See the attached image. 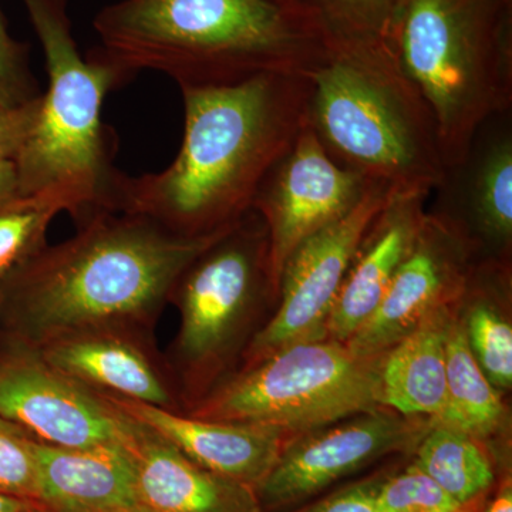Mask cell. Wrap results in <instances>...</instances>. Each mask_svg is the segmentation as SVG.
<instances>
[{"label":"cell","mask_w":512,"mask_h":512,"mask_svg":"<svg viewBox=\"0 0 512 512\" xmlns=\"http://www.w3.org/2000/svg\"><path fill=\"white\" fill-rule=\"evenodd\" d=\"M309 90L308 76L291 74L180 89V151L158 173L121 174L114 212L143 215L187 238L232 227L305 127Z\"/></svg>","instance_id":"cell-1"},{"label":"cell","mask_w":512,"mask_h":512,"mask_svg":"<svg viewBox=\"0 0 512 512\" xmlns=\"http://www.w3.org/2000/svg\"><path fill=\"white\" fill-rule=\"evenodd\" d=\"M77 224L0 286V338L40 349L107 326L153 330L185 268L228 229L180 237L113 211Z\"/></svg>","instance_id":"cell-2"},{"label":"cell","mask_w":512,"mask_h":512,"mask_svg":"<svg viewBox=\"0 0 512 512\" xmlns=\"http://www.w3.org/2000/svg\"><path fill=\"white\" fill-rule=\"evenodd\" d=\"M93 28L94 50L128 79L150 70L180 89L308 76L332 43L311 10L281 0H120Z\"/></svg>","instance_id":"cell-3"},{"label":"cell","mask_w":512,"mask_h":512,"mask_svg":"<svg viewBox=\"0 0 512 512\" xmlns=\"http://www.w3.org/2000/svg\"><path fill=\"white\" fill-rule=\"evenodd\" d=\"M308 77L306 126L336 164L392 191L436 190V119L389 43L332 39Z\"/></svg>","instance_id":"cell-4"},{"label":"cell","mask_w":512,"mask_h":512,"mask_svg":"<svg viewBox=\"0 0 512 512\" xmlns=\"http://www.w3.org/2000/svg\"><path fill=\"white\" fill-rule=\"evenodd\" d=\"M45 55L49 87L28 143L16 158L20 194H53L77 222L113 211L121 171L116 144L101 120L104 99L126 74L96 50L80 53L69 0H22ZM114 212V211H113Z\"/></svg>","instance_id":"cell-5"},{"label":"cell","mask_w":512,"mask_h":512,"mask_svg":"<svg viewBox=\"0 0 512 512\" xmlns=\"http://www.w3.org/2000/svg\"><path fill=\"white\" fill-rule=\"evenodd\" d=\"M387 43L433 111L444 167L512 110V0H406Z\"/></svg>","instance_id":"cell-6"},{"label":"cell","mask_w":512,"mask_h":512,"mask_svg":"<svg viewBox=\"0 0 512 512\" xmlns=\"http://www.w3.org/2000/svg\"><path fill=\"white\" fill-rule=\"evenodd\" d=\"M275 302L268 231L249 211L178 278L180 328L165 357L185 410L234 372L265 302Z\"/></svg>","instance_id":"cell-7"},{"label":"cell","mask_w":512,"mask_h":512,"mask_svg":"<svg viewBox=\"0 0 512 512\" xmlns=\"http://www.w3.org/2000/svg\"><path fill=\"white\" fill-rule=\"evenodd\" d=\"M380 359L326 338L293 343L234 370L183 413L298 436L383 407Z\"/></svg>","instance_id":"cell-8"},{"label":"cell","mask_w":512,"mask_h":512,"mask_svg":"<svg viewBox=\"0 0 512 512\" xmlns=\"http://www.w3.org/2000/svg\"><path fill=\"white\" fill-rule=\"evenodd\" d=\"M390 192L387 185L372 183L352 211L320 229L289 256L279 278L276 311L249 340L241 367L293 343L326 338V323L353 256Z\"/></svg>","instance_id":"cell-9"},{"label":"cell","mask_w":512,"mask_h":512,"mask_svg":"<svg viewBox=\"0 0 512 512\" xmlns=\"http://www.w3.org/2000/svg\"><path fill=\"white\" fill-rule=\"evenodd\" d=\"M0 417L59 447H127L133 419L56 369L39 350L0 338Z\"/></svg>","instance_id":"cell-10"},{"label":"cell","mask_w":512,"mask_h":512,"mask_svg":"<svg viewBox=\"0 0 512 512\" xmlns=\"http://www.w3.org/2000/svg\"><path fill=\"white\" fill-rule=\"evenodd\" d=\"M430 423L380 407L292 436L255 488L261 511L292 510L380 458L413 454Z\"/></svg>","instance_id":"cell-11"},{"label":"cell","mask_w":512,"mask_h":512,"mask_svg":"<svg viewBox=\"0 0 512 512\" xmlns=\"http://www.w3.org/2000/svg\"><path fill=\"white\" fill-rule=\"evenodd\" d=\"M372 183L336 164L305 124L265 175L252 201L251 210L268 231L275 298L289 256L306 239L352 211Z\"/></svg>","instance_id":"cell-12"},{"label":"cell","mask_w":512,"mask_h":512,"mask_svg":"<svg viewBox=\"0 0 512 512\" xmlns=\"http://www.w3.org/2000/svg\"><path fill=\"white\" fill-rule=\"evenodd\" d=\"M477 262L476 248L456 225L427 214L382 301L345 345L357 356H383L431 313L460 301Z\"/></svg>","instance_id":"cell-13"},{"label":"cell","mask_w":512,"mask_h":512,"mask_svg":"<svg viewBox=\"0 0 512 512\" xmlns=\"http://www.w3.org/2000/svg\"><path fill=\"white\" fill-rule=\"evenodd\" d=\"M431 214L456 225L478 261L511 264L512 110L485 120L466 156L444 170Z\"/></svg>","instance_id":"cell-14"},{"label":"cell","mask_w":512,"mask_h":512,"mask_svg":"<svg viewBox=\"0 0 512 512\" xmlns=\"http://www.w3.org/2000/svg\"><path fill=\"white\" fill-rule=\"evenodd\" d=\"M39 350L50 365L90 389L183 412V402L153 330L107 326L64 336Z\"/></svg>","instance_id":"cell-15"},{"label":"cell","mask_w":512,"mask_h":512,"mask_svg":"<svg viewBox=\"0 0 512 512\" xmlns=\"http://www.w3.org/2000/svg\"><path fill=\"white\" fill-rule=\"evenodd\" d=\"M429 194L392 191L363 235L326 323V339L346 343L365 325L412 251Z\"/></svg>","instance_id":"cell-16"},{"label":"cell","mask_w":512,"mask_h":512,"mask_svg":"<svg viewBox=\"0 0 512 512\" xmlns=\"http://www.w3.org/2000/svg\"><path fill=\"white\" fill-rule=\"evenodd\" d=\"M106 396L198 466L254 490L268 476L286 441L292 437L275 427L195 419L183 412Z\"/></svg>","instance_id":"cell-17"},{"label":"cell","mask_w":512,"mask_h":512,"mask_svg":"<svg viewBox=\"0 0 512 512\" xmlns=\"http://www.w3.org/2000/svg\"><path fill=\"white\" fill-rule=\"evenodd\" d=\"M126 448L138 504L150 512H262L254 488L198 466L136 419Z\"/></svg>","instance_id":"cell-18"},{"label":"cell","mask_w":512,"mask_h":512,"mask_svg":"<svg viewBox=\"0 0 512 512\" xmlns=\"http://www.w3.org/2000/svg\"><path fill=\"white\" fill-rule=\"evenodd\" d=\"M39 504L49 512H107L137 505L126 447H59L33 440Z\"/></svg>","instance_id":"cell-19"},{"label":"cell","mask_w":512,"mask_h":512,"mask_svg":"<svg viewBox=\"0 0 512 512\" xmlns=\"http://www.w3.org/2000/svg\"><path fill=\"white\" fill-rule=\"evenodd\" d=\"M457 303L441 306L380 359V403L436 421L446 407V340Z\"/></svg>","instance_id":"cell-20"},{"label":"cell","mask_w":512,"mask_h":512,"mask_svg":"<svg viewBox=\"0 0 512 512\" xmlns=\"http://www.w3.org/2000/svg\"><path fill=\"white\" fill-rule=\"evenodd\" d=\"M510 299L511 264L480 261L457 306L468 348L498 392L512 386Z\"/></svg>","instance_id":"cell-21"},{"label":"cell","mask_w":512,"mask_h":512,"mask_svg":"<svg viewBox=\"0 0 512 512\" xmlns=\"http://www.w3.org/2000/svg\"><path fill=\"white\" fill-rule=\"evenodd\" d=\"M505 416L501 392L487 379L468 348L456 309L446 340V407L433 423L464 431L484 443L497 436Z\"/></svg>","instance_id":"cell-22"},{"label":"cell","mask_w":512,"mask_h":512,"mask_svg":"<svg viewBox=\"0 0 512 512\" xmlns=\"http://www.w3.org/2000/svg\"><path fill=\"white\" fill-rule=\"evenodd\" d=\"M417 464L457 504L476 512L498 481L493 456L464 431L433 423L413 451Z\"/></svg>","instance_id":"cell-23"},{"label":"cell","mask_w":512,"mask_h":512,"mask_svg":"<svg viewBox=\"0 0 512 512\" xmlns=\"http://www.w3.org/2000/svg\"><path fill=\"white\" fill-rule=\"evenodd\" d=\"M66 205L53 194L22 197L0 210V286L47 247L50 224Z\"/></svg>","instance_id":"cell-24"},{"label":"cell","mask_w":512,"mask_h":512,"mask_svg":"<svg viewBox=\"0 0 512 512\" xmlns=\"http://www.w3.org/2000/svg\"><path fill=\"white\" fill-rule=\"evenodd\" d=\"M333 40L389 42L406 0H302Z\"/></svg>","instance_id":"cell-25"},{"label":"cell","mask_w":512,"mask_h":512,"mask_svg":"<svg viewBox=\"0 0 512 512\" xmlns=\"http://www.w3.org/2000/svg\"><path fill=\"white\" fill-rule=\"evenodd\" d=\"M376 512H471L457 504L414 461L386 471L376 493Z\"/></svg>","instance_id":"cell-26"},{"label":"cell","mask_w":512,"mask_h":512,"mask_svg":"<svg viewBox=\"0 0 512 512\" xmlns=\"http://www.w3.org/2000/svg\"><path fill=\"white\" fill-rule=\"evenodd\" d=\"M33 440L18 424L0 417V494L39 504Z\"/></svg>","instance_id":"cell-27"},{"label":"cell","mask_w":512,"mask_h":512,"mask_svg":"<svg viewBox=\"0 0 512 512\" xmlns=\"http://www.w3.org/2000/svg\"><path fill=\"white\" fill-rule=\"evenodd\" d=\"M42 93L30 69L29 46L10 35L0 8V106H22Z\"/></svg>","instance_id":"cell-28"},{"label":"cell","mask_w":512,"mask_h":512,"mask_svg":"<svg viewBox=\"0 0 512 512\" xmlns=\"http://www.w3.org/2000/svg\"><path fill=\"white\" fill-rule=\"evenodd\" d=\"M384 474L379 471L285 512H376L377 488Z\"/></svg>","instance_id":"cell-29"},{"label":"cell","mask_w":512,"mask_h":512,"mask_svg":"<svg viewBox=\"0 0 512 512\" xmlns=\"http://www.w3.org/2000/svg\"><path fill=\"white\" fill-rule=\"evenodd\" d=\"M40 99L22 106H0V163L16 161L28 143L39 116Z\"/></svg>","instance_id":"cell-30"},{"label":"cell","mask_w":512,"mask_h":512,"mask_svg":"<svg viewBox=\"0 0 512 512\" xmlns=\"http://www.w3.org/2000/svg\"><path fill=\"white\" fill-rule=\"evenodd\" d=\"M22 197L15 161H3L0 163V210L9 207Z\"/></svg>","instance_id":"cell-31"},{"label":"cell","mask_w":512,"mask_h":512,"mask_svg":"<svg viewBox=\"0 0 512 512\" xmlns=\"http://www.w3.org/2000/svg\"><path fill=\"white\" fill-rule=\"evenodd\" d=\"M494 495L481 504L476 512H512V483L510 474H504L503 480L495 484Z\"/></svg>","instance_id":"cell-32"},{"label":"cell","mask_w":512,"mask_h":512,"mask_svg":"<svg viewBox=\"0 0 512 512\" xmlns=\"http://www.w3.org/2000/svg\"><path fill=\"white\" fill-rule=\"evenodd\" d=\"M39 510H45V508L32 503V501L0 494V512H35Z\"/></svg>","instance_id":"cell-33"},{"label":"cell","mask_w":512,"mask_h":512,"mask_svg":"<svg viewBox=\"0 0 512 512\" xmlns=\"http://www.w3.org/2000/svg\"><path fill=\"white\" fill-rule=\"evenodd\" d=\"M107 512H150L146 508L141 507L140 504L131 505V507L119 508V510H111Z\"/></svg>","instance_id":"cell-34"},{"label":"cell","mask_w":512,"mask_h":512,"mask_svg":"<svg viewBox=\"0 0 512 512\" xmlns=\"http://www.w3.org/2000/svg\"><path fill=\"white\" fill-rule=\"evenodd\" d=\"M281 2L291 3V5L305 6V5H303L302 0H281ZM305 8H306V6H305ZM306 9H308V8H306Z\"/></svg>","instance_id":"cell-35"},{"label":"cell","mask_w":512,"mask_h":512,"mask_svg":"<svg viewBox=\"0 0 512 512\" xmlns=\"http://www.w3.org/2000/svg\"><path fill=\"white\" fill-rule=\"evenodd\" d=\"M35 512H49V511H46V510H39V511H35Z\"/></svg>","instance_id":"cell-36"}]
</instances>
